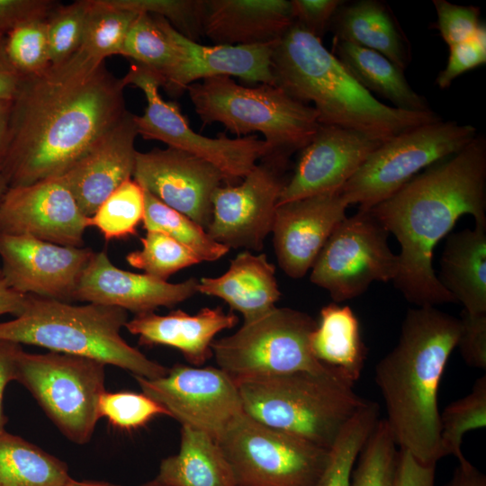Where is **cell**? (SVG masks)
<instances>
[{
	"label": "cell",
	"mask_w": 486,
	"mask_h": 486,
	"mask_svg": "<svg viewBox=\"0 0 486 486\" xmlns=\"http://www.w3.org/2000/svg\"><path fill=\"white\" fill-rule=\"evenodd\" d=\"M125 86L104 62L77 52L38 76L23 77L13 99L1 169L8 187L64 175L124 116Z\"/></svg>",
	"instance_id": "obj_1"
},
{
	"label": "cell",
	"mask_w": 486,
	"mask_h": 486,
	"mask_svg": "<svg viewBox=\"0 0 486 486\" xmlns=\"http://www.w3.org/2000/svg\"><path fill=\"white\" fill-rule=\"evenodd\" d=\"M400 246L393 280L418 306L456 302L433 268L436 244L465 214L486 223V140L477 136L463 149L414 176L370 209Z\"/></svg>",
	"instance_id": "obj_2"
},
{
	"label": "cell",
	"mask_w": 486,
	"mask_h": 486,
	"mask_svg": "<svg viewBox=\"0 0 486 486\" xmlns=\"http://www.w3.org/2000/svg\"><path fill=\"white\" fill-rule=\"evenodd\" d=\"M459 330L458 319L434 306L410 309L398 344L375 366L384 419L397 446L425 464L443 457L437 395Z\"/></svg>",
	"instance_id": "obj_3"
},
{
	"label": "cell",
	"mask_w": 486,
	"mask_h": 486,
	"mask_svg": "<svg viewBox=\"0 0 486 486\" xmlns=\"http://www.w3.org/2000/svg\"><path fill=\"white\" fill-rule=\"evenodd\" d=\"M274 86L312 106L321 125L338 126L384 142L441 120L433 112L398 109L378 101L328 51L321 40L293 22L272 49Z\"/></svg>",
	"instance_id": "obj_4"
},
{
	"label": "cell",
	"mask_w": 486,
	"mask_h": 486,
	"mask_svg": "<svg viewBox=\"0 0 486 486\" xmlns=\"http://www.w3.org/2000/svg\"><path fill=\"white\" fill-rule=\"evenodd\" d=\"M128 320L127 310L118 307L29 294L14 319L0 322V340L92 358L146 379L166 375V367L123 339L121 330Z\"/></svg>",
	"instance_id": "obj_5"
},
{
	"label": "cell",
	"mask_w": 486,
	"mask_h": 486,
	"mask_svg": "<svg viewBox=\"0 0 486 486\" xmlns=\"http://www.w3.org/2000/svg\"><path fill=\"white\" fill-rule=\"evenodd\" d=\"M237 385L247 415L326 449L366 400L333 369L254 378Z\"/></svg>",
	"instance_id": "obj_6"
},
{
	"label": "cell",
	"mask_w": 486,
	"mask_h": 486,
	"mask_svg": "<svg viewBox=\"0 0 486 486\" xmlns=\"http://www.w3.org/2000/svg\"><path fill=\"white\" fill-rule=\"evenodd\" d=\"M186 91L204 124L220 122L238 138L260 132L273 149L293 154L312 140L320 126L312 106L274 85L248 87L221 76L193 83Z\"/></svg>",
	"instance_id": "obj_7"
},
{
	"label": "cell",
	"mask_w": 486,
	"mask_h": 486,
	"mask_svg": "<svg viewBox=\"0 0 486 486\" xmlns=\"http://www.w3.org/2000/svg\"><path fill=\"white\" fill-rule=\"evenodd\" d=\"M317 321L291 308L274 307L243 323L232 335L213 340L212 356L220 369L238 383L294 372L331 368L313 356L310 340Z\"/></svg>",
	"instance_id": "obj_8"
},
{
	"label": "cell",
	"mask_w": 486,
	"mask_h": 486,
	"mask_svg": "<svg viewBox=\"0 0 486 486\" xmlns=\"http://www.w3.org/2000/svg\"><path fill=\"white\" fill-rule=\"evenodd\" d=\"M103 362L50 351H22L15 381L22 383L45 414L70 441H90L99 415V400L105 392Z\"/></svg>",
	"instance_id": "obj_9"
},
{
	"label": "cell",
	"mask_w": 486,
	"mask_h": 486,
	"mask_svg": "<svg viewBox=\"0 0 486 486\" xmlns=\"http://www.w3.org/2000/svg\"><path fill=\"white\" fill-rule=\"evenodd\" d=\"M236 486H319L328 449L268 427L245 412L217 439Z\"/></svg>",
	"instance_id": "obj_10"
},
{
	"label": "cell",
	"mask_w": 486,
	"mask_h": 486,
	"mask_svg": "<svg viewBox=\"0 0 486 486\" xmlns=\"http://www.w3.org/2000/svg\"><path fill=\"white\" fill-rule=\"evenodd\" d=\"M476 136L475 127L442 119L408 130L374 149L340 192L349 205L370 210L420 170L459 152Z\"/></svg>",
	"instance_id": "obj_11"
},
{
	"label": "cell",
	"mask_w": 486,
	"mask_h": 486,
	"mask_svg": "<svg viewBox=\"0 0 486 486\" xmlns=\"http://www.w3.org/2000/svg\"><path fill=\"white\" fill-rule=\"evenodd\" d=\"M127 85H133L145 94L147 107L141 116L134 114L138 135L146 140H156L198 157L217 167L227 184L244 178L257 161L273 148L253 134L230 139L224 133L217 138L205 137L194 131L183 116L179 107L165 101L160 94L161 81L152 70L132 63L122 77Z\"/></svg>",
	"instance_id": "obj_12"
},
{
	"label": "cell",
	"mask_w": 486,
	"mask_h": 486,
	"mask_svg": "<svg viewBox=\"0 0 486 486\" xmlns=\"http://www.w3.org/2000/svg\"><path fill=\"white\" fill-rule=\"evenodd\" d=\"M388 235L370 210L346 217L315 259L310 282L340 302L361 295L373 282L393 281L400 260L388 245Z\"/></svg>",
	"instance_id": "obj_13"
},
{
	"label": "cell",
	"mask_w": 486,
	"mask_h": 486,
	"mask_svg": "<svg viewBox=\"0 0 486 486\" xmlns=\"http://www.w3.org/2000/svg\"><path fill=\"white\" fill-rule=\"evenodd\" d=\"M292 153L272 149L239 184L219 186L212 198L209 236L230 248L259 251L271 233Z\"/></svg>",
	"instance_id": "obj_14"
},
{
	"label": "cell",
	"mask_w": 486,
	"mask_h": 486,
	"mask_svg": "<svg viewBox=\"0 0 486 486\" xmlns=\"http://www.w3.org/2000/svg\"><path fill=\"white\" fill-rule=\"evenodd\" d=\"M171 418L217 439L243 411L237 383L219 367L176 364L158 379L134 376Z\"/></svg>",
	"instance_id": "obj_15"
},
{
	"label": "cell",
	"mask_w": 486,
	"mask_h": 486,
	"mask_svg": "<svg viewBox=\"0 0 486 486\" xmlns=\"http://www.w3.org/2000/svg\"><path fill=\"white\" fill-rule=\"evenodd\" d=\"M94 252L29 236L0 234V272L22 294L71 302L81 274Z\"/></svg>",
	"instance_id": "obj_16"
},
{
	"label": "cell",
	"mask_w": 486,
	"mask_h": 486,
	"mask_svg": "<svg viewBox=\"0 0 486 486\" xmlns=\"http://www.w3.org/2000/svg\"><path fill=\"white\" fill-rule=\"evenodd\" d=\"M87 217L61 176L9 187L0 204V234L82 248Z\"/></svg>",
	"instance_id": "obj_17"
},
{
	"label": "cell",
	"mask_w": 486,
	"mask_h": 486,
	"mask_svg": "<svg viewBox=\"0 0 486 486\" xmlns=\"http://www.w3.org/2000/svg\"><path fill=\"white\" fill-rule=\"evenodd\" d=\"M133 179L162 202L207 229L212 198L224 177L211 163L167 148L137 152Z\"/></svg>",
	"instance_id": "obj_18"
},
{
	"label": "cell",
	"mask_w": 486,
	"mask_h": 486,
	"mask_svg": "<svg viewBox=\"0 0 486 486\" xmlns=\"http://www.w3.org/2000/svg\"><path fill=\"white\" fill-rule=\"evenodd\" d=\"M156 17L176 53L175 65L160 78L161 87L170 94L180 95L193 83L221 76L274 85L271 68L274 43L202 45L179 33L165 18Z\"/></svg>",
	"instance_id": "obj_19"
},
{
	"label": "cell",
	"mask_w": 486,
	"mask_h": 486,
	"mask_svg": "<svg viewBox=\"0 0 486 486\" xmlns=\"http://www.w3.org/2000/svg\"><path fill=\"white\" fill-rule=\"evenodd\" d=\"M382 142L338 126L321 125L301 149L278 204L340 190Z\"/></svg>",
	"instance_id": "obj_20"
},
{
	"label": "cell",
	"mask_w": 486,
	"mask_h": 486,
	"mask_svg": "<svg viewBox=\"0 0 486 486\" xmlns=\"http://www.w3.org/2000/svg\"><path fill=\"white\" fill-rule=\"evenodd\" d=\"M348 203L340 190L308 196L276 206L272 233L279 266L293 279L311 268Z\"/></svg>",
	"instance_id": "obj_21"
},
{
	"label": "cell",
	"mask_w": 486,
	"mask_h": 486,
	"mask_svg": "<svg viewBox=\"0 0 486 486\" xmlns=\"http://www.w3.org/2000/svg\"><path fill=\"white\" fill-rule=\"evenodd\" d=\"M198 279L172 284L116 267L105 251L94 252L79 279L75 301L118 307L135 315L174 307L197 292Z\"/></svg>",
	"instance_id": "obj_22"
},
{
	"label": "cell",
	"mask_w": 486,
	"mask_h": 486,
	"mask_svg": "<svg viewBox=\"0 0 486 486\" xmlns=\"http://www.w3.org/2000/svg\"><path fill=\"white\" fill-rule=\"evenodd\" d=\"M137 136L134 114L127 111L100 141L61 176L85 216H92L112 192L132 178Z\"/></svg>",
	"instance_id": "obj_23"
},
{
	"label": "cell",
	"mask_w": 486,
	"mask_h": 486,
	"mask_svg": "<svg viewBox=\"0 0 486 486\" xmlns=\"http://www.w3.org/2000/svg\"><path fill=\"white\" fill-rule=\"evenodd\" d=\"M292 23L291 1L204 0L202 32L214 45L274 43Z\"/></svg>",
	"instance_id": "obj_24"
},
{
	"label": "cell",
	"mask_w": 486,
	"mask_h": 486,
	"mask_svg": "<svg viewBox=\"0 0 486 486\" xmlns=\"http://www.w3.org/2000/svg\"><path fill=\"white\" fill-rule=\"evenodd\" d=\"M238 317L220 307L203 308L196 314L181 310L166 315L154 312L135 315L125 324L127 330L139 337L145 346L162 345L178 349L194 366L202 365L212 356V343L220 331L233 328Z\"/></svg>",
	"instance_id": "obj_25"
},
{
	"label": "cell",
	"mask_w": 486,
	"mask_h": 486,
	"mask_svg": "<svg viewBox=\"0 0 486 486\" xmlns=\"http://www.w3.org/2000/svg\"><path fill=\"white\" fill-rule=\"evenodd\" d=\"M197 292L220 298L243 315L244 322L274 309L281 296L274 266L265 254L254 255L246 250L231 260L220 276L199 279Z\"/></svg>",
	"instance_id": "obj_26"
},
{
	"label": "cell",
	"mask_w": 486,
	"mask_h": 486,
	"mask_svg": "<svg viewBox=\"0 0 486 486\" xmlns=\"http://www.w3.org/2000/svg\"><path fill=\"white\" fill-rule=\"evenodd\" d=\"M329 27L334 40L379 52L403 71L410 62V43L389 6L381 1L344 2Z\"/></svg>",
	"instance_id": "obj_27"
},
{
	"label": "cell",
	"mask_w": 486,
	"mask_h": 486,
	"mask_svg": "<svg viewBox=\"0 0 486 486\" xmlns=\"http://www.w3.org/2000/svg\"><path fill=\"white\" fill-rule=\"evenodd\" d=\"M437 278L464 310L486 313V223L447 237Z\"/></svg>",
	"instance_id": "obj_28"
},
{
	"label": "cell",
	"mask_w": 486,
	"mask_h": 486,
	"mask_svg": "<svg viewBox=\"0 0 486 486\" xmlns=\"http://www.w3.org/2000/svg\"><path fill=\"white\" fill-rule=\"evenodd\" d=\"M310 345L314 357L345 381L355 384L361 376L368 350L361 337L359 321L349 306L336 302L324 306Z\"/></svg>",
	"instance_id": "obj_29"
},
{
	"label": "cell",
	"mask_w": 486,
	"mask_h": 486,
	"mask_svg": "<svg viewBox=\"0 0 486 486\" xmlns=\"http://www.w3.org/2000/svg\"><path fill=\"white\" fill-rule=\"evenodd\" d=\"M156 479L168 486H236L217 441L188 426H182L178 453L161 461Z\"/></svg>",
	"instance_id": "obj_30"
},
{
	"label": "cell",
	"mask_w": 486,
	"mask_h": 486,
	"mask_svg": "<svg viewBox=\"0 0 486 486\" xmlns=\"http://www.w3.org/2000/svg\"><path fill=\"white\" fill-rule=\"evenodd\" d=\"M332 54L368 92H374L398 109L430 111L426 98L409 85L403 70L383 55L347 41L333 40Z\"/></svg>",
	"instance_id": "obj_31"
},
{
	"label": "cell",
	"mask_w": 486,
	"mask_h": 486,
	"mask_svg": "<svg viewBox=\"0 0 486 486\" xmlns=\"http://www.w3.org/2000/svg\"><path fill=\"white\" fill-rule=\"evenodd\" d=\"M67 464L19 436L0 433V486H66Z\"/></svg>",
	"instance_id": "obj_32"
},
{
	"label": "cell",
	"mask_w": 486,
	"mask_h": 486,
	"mask_svg": "<svg viewBox=\"0 0 486 486\" xmlns=\"http://www.w3.org/2000/svg\"><path fill=\"white\" fill-rule=\"evenodd\" d=\"M144 191L143 229L165 233L191 250L200 260L215 261L230 248L212 239L206 230L184 214Z\"/></svg>",
	"instance_id": "obj_33"
},
{
	"label": "cell",
	"mask_w": 486,
	"mask_h": 486,
	"mask_svg": "<svg viewBox=\"0 0 486 486\" xmlns=\"http://www.w3.org/2000/svg\"><path fill=\"white\" fill-rule=\"evenodd\" d=\"M379 420V406L366 400L340 430L328 449L319 486H349L356 459Z\"/></svg>",
	"instance_id": "obj_34"
},
{
	"label": "cell",
	"mask_w": 486,
	"mask_h": 486,
	"mask_svg": "<svg viewBox=\"0 0 486 486\" xmlns=\"http://www.w3.org/2000/svg\"><path fill=\"white\" fill-rule=\"evenodd\" d=\"M89 3L84 39L76 52L98 63L104 62L109 56L122 55L127 33L138 14L116 8L106 0Z\"/></svg>",
	"instance_id": "obj_35"
},
{
	"label": "cell",
	"mask_w": 486,
	"mask_h": 486,
	"mask_svg": "<svg viewBox=\"0 0 486 486\" xmlns=\"http://www.w3.org/2000/svg\"><path fill=\"white\" fill-rule=\"evenodd\" d=\"M486 426V375L478 378L472 391L447 405L440 413L442 456L453 455L459 464L468 460L462 451L464 436Z\"/></svg>",
	"instance_id": "obj_36"
},
{
	"label": "cell",
	"mask_w": 486,
	"mask_h": 486,
	"mask_svg": "<svg viewBox=\"0 0 486 486\" xmlns=\"http://www.w3.org/2000/svg\"><path fill=\"white\" fill-rule=\"evenodd\" d=\"M144 214L143 188L130 178L112 192L87 217V226L96 228L106 241L137 235Z\"/></svg>",
	"instance_id": "obj_37"
},
{
	"label": "cell",
	"mask_w": 486,
	"mask_h": 486,
	"mask_svg": "<svg viewBox=\"0 0 486 486\" xmlns=\"http://www.w3.org/2000/svg\"><path fill=\"white\" fill-rule=\"evenodd\" d=\"M397 446L386 420L379 419L357 457L349 486H397Z\"/></svg>",
	"instance_id": "obj_38"
},
{
	"label": "cell",
	"mask_w": 486,
	"mask_h": 486,
	"mask_svg": "<svg viewBox=\"0 0 486 486\" xmlns=\"http://www.w3.org/2000/svg\"><path fill=\"white\" fill-rule=\"evenodd\" d=\"M122 55L153 72L159 79L175 65V46L155 15L139 14L130 25Z\"/></svg>",
	"instance_id": "obj_39"
},
{
	"label": "cell",
	"mask_w": 486,
	"mask_h": 486,
	"mask_svg": "<svg viewBox=\"0 0 486 486\" xmlns=\"http://www.w3.org/2000/svg\"><path fill=\"white\" fill-rule=\"evenodd\" d=\"M47 18L22 22L3 36L6 58L22 77L38 76L51 65Z\"/></svg>",
	"instance_id": "obj_40"
},
{
	"label": "cell",
	"mask_w": 486,
	"mask_h": 486,
	"mask_svg": "<svg viewBox=\"0 0 486 486\" xmlns=\"http://www.w3.org/2000/svg\"><path fill=\"white\" fill-rule=\"evenodd\" d=\"M140 241L141 248L129 253L126 261L158 280L166 281L181 269L201 263L191 250L165 233L147 231Z\"/></svg>",
	"instance_id": "obj_41"
},
{
	"label": "cell",
	"mask_w": 486,
	"mask_h": 486,
	"mask_svg": "<svg viewBox=\"0 0 486 486\" xmlns=\"http://www.w3.org/2000/svg\"><path fill=\"white\" fill-rule=\"evenodd\" d=\"M89 9V0H79L68 5L58 4L51 11L47 18L51 65L63 63L80 49Z\"/></svg>",
	"instance_id": "obj_42"
},
{
	"label": "cell",
	"mask_w": 486,
	"mask_h": 486,
	"mask_svg": "<svg viewBox=\"0 0 486 486\" xmlns=\"http://www.w3.org/2000/svg\"><path fill=\"white\" fill-rule=\"evenodd\" d=\"M116 8L165 18L179 33L197 41L203 35L204 0H106Z\"/></svg>",
	"instance_id": "obj_43"
},
{
	"label": "cell",
	"mask_w": 486,
	"mask_h": 486,
	"mask_svg": "<svg viewBox=\"0 0 486 486\" xmlns=\"http://www.w3.org/2000/svg\"><path fill=\"white\" fill-rule=\"evenodd\" d=\"M100 418H106L114 427L131 430L147 424L157 415L169 412L145 393L104 392L99 400Z\"/></svg>",
	"instance_id": "obj_44"
},
{
	"label": "cell",
	"mask_w": 486,
	"mask_h": 486,
	"mask_svg": "<svg viewBox=\"0 0 486 486\" xmlns=\"http://www.w3.org/2000/svg\"><path fill=\"white\" fill-rule=\"evenodd\" d=\"M437 21L435 28L449 46L472 39L481 23L480 9L473 5H458L446 0H434Z\"/></svg>",
	"instance_id": "obj_45"
},
{
	"label": "cell",
	"mask_w": 486,
	"mask_h": 486,
	"mask_svg": "<svg viewBox=\"0 0 486 486\" xmlns=\"http://www.w3.org/2000/svg\"><path fill=\"white\" fill-rule=\"evenodd\" d=\"M450 48L448 62L439 72L436 84L446 89L466 71L486 63V26L480 23L474 36Z\"/></svg>",
	"instance_id": "obj_46"
},
{
	"label": "cell",
	"mask_w": 486,
	"mask_h": 486,
	"mask_svg": "<svg viewBox=\"0 0 486 486\" xmlns=\"http://www.w3.org/2000/svg\"><path fill=\"white\" fill-rule=\"evenodd\" d=\"M456 346L467 365L486 369V313L463 310Z\"/></svg>",
	"instance_id": "obj_47"
},
{
	"label": "cell",
	"mask_w": 486,
	"mask_h": 486,
	"mask_svg": "<svg viewBox=\"0 0 486 486\" xmlns=\"http://www.w3.org/2000/svg\"><path fill=\"white\" fill-rule=\"evenodd\" d=\"M344 2L340 0H292L293 22L321 40L329 28L336 11Z\"/></svg>",
	"instance_id": "obj_48"
},
{
	"label": "cell",
	"mask_w": 486,
	"mask_h": 486,
	"mask_svg": "<svg viewBox=\"0 0 486 486\" xmlns=\"http://www.w3.org/2000/svg\"><path fill=\"white\" fill-rule=\"evenodd\" d=\"M57 5L50 0H0V37L22 22L47 18Z\"/></svg>",
	"instance_id": "obj_49"
},
{
	"label": "cell",
	"mask_w": 486,
	"mask_h": 486,
	"mask_svg": "<svg viewBox=\"0 0 486 486\" xmlns=\"http://www.w3.org/2000/svg\"><path fill=\"white\" fill-rule=\"evenodd\" d=\"M435 469L436 464H422L399 448L397 486H435Z\"/></svg>",
	"instance_id": "obj_50"
},
{
	"label": "cell",
	"mask_w": 486,
	"mask_h": 486,
	"mask_svg": "<svg viewBox=\"0 0 486 486\" xmlns=\"http://www.w3.org/2000/svg\"><path fill=\"white\" fill-rule=\"evenodd\" d=\"M22 350L20 344L0 340V433L4 431L7 422L3 407L4 390L9 382L15 381L17 362Z\"/></svg>",
	"instance_id": "obj_51"
},
{
	"label": "cell",
	"mask_w": 486,
	"mask_h": 486,
	"mask_svg": "<svg viewBox=\"0 0 486 486\" xmlns=\"http://www.w3.org/2000/svg\"><path fill=\"white\" fill-rule=\"evenodd\" d=\"M23 77L8 61L0 37V99L13 100L16 95Z\"/></svg>",
	"instance_id": "obj_52"
},
{
	"label": "cell",
	"mask_w": 486,
	"mask_h": 486,
	"mask_svg": "<svg viewBox=\"0 0 486 486\" xmlns=\"http://www.w3.org/2000/svg\"><path fill=\"white\" fill-rule=\"evenodd\" d=\"M29 294L20 293L12 289L0 272V316H17L23 309Z\"/></svg>",
	"instance_id": "obj_53"
},
{
	"label": "cell",
	"mask_w": 486,
	"mask_h": 486,
	"mask_svg": "<svg viewBox=\"0 0 486 486\" xmlns=\"http://www.w3.org/2000/svg\"><path fill=\"white\" fill-rule=\"evenodd\" d=\"M445 486H486V476L467 461L459 464Z\"/></svg>",
	"instance_id": "obj_54"
},
{
	"label": "cell",
	"mask_w": 486,
	"mask_h": 486,
	"mask_svg": "<svg viewBox=\"0 0 486 486\" xmlns=\"http://www.w3.org/2000/svg\"><path fill=\"white\" fill-rule=\"evenodd\" d=\"M13 100L0 99V172L7 153Z\"/></svg>",
	"instance_id": "obj_55"
},
{
	"label": "cell",
	"mask_w": 486,
	"mask_h": 486,
	"mask_svg": "<svg viewBox=\"0 0 486 486\" xmlns=\"http://www.w3.org/2000/svg\"><path fill=\"white\" fill-rule=\"evenodd\" d=\"M66 486H120L106 482L97 481H76L71 479Z\"/></svg>",
	"instance_id": "obj_56"
},
{
	"label": "cell",
	"mask_w": 486,
	"mask_h": 486,
	"mask_svg": "<svg viewBox=\"0 0 486 486\" xmlns=\"http://www.w3.org/2000/svg\"><path fill=\"white\" fill-rule=\"evenodd\" d=\"M8 188L7 182L3 174L0 172V204Z\"/></svg>",
	"instance_id": "obj_57"
},
{
	"label": "cell",
	"mask_w": 486,
	"mask_h": 486,
	"mask_svg": "<svg viewBox=\"0 0 486 486\" xmlns=\"http://www.w3.org/2000/svg\"><path fill=\"white\" fill-rule=\"evenodd\" d=\"M141 486H168L159 481H158L157 479L153 480V481H150V482H148L144 484H142Z\"/></svg>",
	"instance_id": "obj_58"
}]
</instances>
